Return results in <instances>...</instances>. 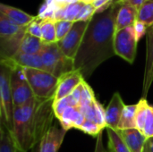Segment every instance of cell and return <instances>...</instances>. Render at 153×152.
<instances>
[{
  "instance_id": "obj_25",
  "label": "cell",
  "mask_w": 153,
  "mask_h": 152,
  "mask_svg": "<svg viewBox=\"0 0 153 152\" xmlns=\"http://www.w3.org/2000/svg\"><path fill=\"white\" fill-rule=\"evenodd\" d=\"M136 105H137V108L135 113V127L136 129H138L143 133L150 104L148 103L145 98H142Z\"/></svg>"
},
{
  "instance_id": "obj_40",
  "label": "cell",
  "mask_w": 153,
  "mask_h": 152,
  "mask_svg": "<svg viewBox=\"0 0 153 152\" xmlns=\"http://www.w3.org/2000/svg\"><path fill=\"white\" fill-rule=\"evenodd\" d=\"M82 1L84 2V3H91V4L94 0H82Z\"/></svg>"
},
{
  "instance_id": "obj_17",
  "label": "cell",
  "mask_w": 153,
  "mask_h": 152,
  "mask_svg": "<svg viewBox=\"0 0 153 152\" xmlns=\"http://www.w3.org/2000/svg\"><path fill=\"white\" fill-rule=\"evenodd\" d=\"M119 4H121V6L117 15L116 31L134 26V22L137 20V13H138V10L135 7L128 4H122V3Z\"/></svg>"
},
{
  "instance_id": "obj_27",
  "label": "cell",
  "mask_w": 153,
  "mask_h": 152,
  "mask_svg": "<svg viewBox=\"0 0 153 152\" xmlns=\"http://www.w3.org/2000/svg\"><path fill=\"white\" fill-rule=\"evenodd\" d=\"M69 107H79V105L73 99L71 96L65 97L58 100H54L53 108H54L55 116L57 120L61 117V116Z\"/></svg>"
},
{
  "instance_id": "obj_35",
  "label": "cell",
  "mask_w": 153,
  "mask_h": 152,
  "mask_svg": "<svg viewBox=\"0 0 153 152\" xmlns=\"http://www.w3.org/2000/svg\"><path fill=\"white\" fill-rule=\"evenodd\" d=\"M133 28H134V31L136 39H137V41L139 42V40H141V39H142L145 34H147L148 27H147V25H145L143 22H139V21L136 20V22H134Z\"/></svg>"
},
{
  "instance_id": "obj_20",
  "label": "cell",
  "mask_w": 153,
  "mask_h": 152,
  "mask_svg": "<svg viewBox=\"0 0 153 152\" xmlns=\"http://www.w3.org/2000/svg\"><path fill=\"white\" fill-rule=\"evenodd\" d=\"M43 47V42L40 39L33 37L29 33L24 36L20 50L18 53L27 54V55H38L40 53Z\"/></svg>"
},
{
  "instance_id": "obj_2",
  "label": "cell",
  "mask_w": 153,
  "mask_h": 152,
  "mask_svg": "<svg viewBox=\"0 0 153 152\" xmlns=\"http://www.w3.org/2000/svg\"><path fill=\"white\" fill-rule=\"evenodd\" d=\"M54 99H42L34 97L26 104L14 108L13 138L22 152L35 148L53 125L56 117Z\"/></svg>"
},
{
  "instance_id": "obj_31",
  "label": "cell",
  "mask_w": 153,
  "mask_h": 152,
  "mask_svg": "<svg viewBox=\"0 0 153 152\" xmlns=\"http://www.w3.org/2000/svg\"><path fill=\"white\" fill-rule=\"evenodd\" d=\"M94 109H95V123H97L103 130L107 128L106 125V108L97 100L94 101Z\"/></svg>"
},
{
  "instance_id": "obj_3",
  "label": "cell",
  "mask_w": 153,
  "mask_h": 152,
  "mask_svg": "<svg viewBox=\"0 0 153 152\" xmlns=\"http://www.w3.org/2000/svg\"><path fill=\"white\" fill-rule=\"evenodd\" d=\"M13 65L10 60H0V121L12 132L14 105L11 88Z\"/></svg>"
},
{
  "instance_id": "obj_21",
  "label": "cell",
  "mask_w": 153,
  "mask_h": 152,
  "mask_svg": "<svg viewBox=\"0 0 153 152\" xmlns=\"http://www.w3.org/2000/svg\"><path fill=\"white\" fill-rule=\"evenodd\" d=\"M108 138V151L109 152H131L117 130L106 128Z\"/></svg>"
},
{
  "instance_id": "obj_29",
  "label": "cell",
  "mask_w": 153,
  "mask_h": 152,
  "mask_svg": "<svg viewBox=\"0 0 153 152\" xmlns=\"http://www.w3.org/2000/svg\"><path fill=\"white\" fill-rule=\"evenodd\" d=\"M74 22H70L66 20H59L55 21V27H56V39L57 41L63 39L68 32L71 30Z\"/></svg>"
},
{
  "instance_id": "obj_4",
  "label": "cell",
  "mask_w": 153,
  "mask_h": 152,
  "mask_svg": "<svg viewBox=\"0 0 153 152\" xmlns=\"http://www.w3.org/2000/svg\"><path fill=\"white\" fill-rule=\"evenodd\" d=\"M44 70L52 73L57 78L74 71V60L68 58L59 48L57 43L43 44L39 53Z\"/></svg>"
},
{
  "instance_id": "obj_8",
  "label": "cell",
  "mask_w": 153,
  "mask_h": 152,
  "mask_svg": "<svg viewBox=\"0 0 153 152\" xmlns=\"http://www.w3.org/2000/svg\"><path fill=\"white\" fill-rule=\"evenodd\" d=\"M91 21V20H90ZM90 21H76L68 34L61 40L57 41V45L65 56L74 59L77 51L82 44L85 31L88 28Z\"/></svg>"
},
{
  "instance_id": "obj_15",
  "label": "cell",
  "mask_w": 153,
  "mask_h": 152,
  "mask_svg": "<svg viewBox=\"0 0 153 152\" xmlns=\"http://www.w3.org/2000/svg\"><path fill=\"white\" fill-rule=\"evenodd\" d=\"M86 118L81 111L80 107H69L58 119V122L66 131H68L71 128L80 130Z\"/></svg>"
},
{
  "instance_id": "obj_28",
  "label": "cell",
  "mask_w": 153,
  "mask_h": 152,
  "mask_svg": "<svg viewBox=\"0 0 153 152\" xmlns=\"http://www.w3.org/2000/svg\"><path fill=\"white\" fill-rule=\"evenodd\" d=\"M96 99L94 92L92 89L90 87V85L84 81L82 82V97L80 101V108H86L88 106H91L93 104L94 100Z\"/></svg>"
},
{
  "instance_id": "obj_26",
  "label": "cell",
  "mask_w": 153,
  "mask_h": 152,
  "mask_svg": "<svg viewBox=\"0 0 153 152\" xmlns=\"http://www.w3.org/2000/svg\"><path fill=\"white\" fill-rule=\"evenodd\" d=\"M137 21L143 22L148 28L153 26V0H146L140 7L137 13Z\"/></svg>"
},
{
  "instance_id": "obj_39",
  "label": "cell",
  "mask_w": 153,
  "mask_h": 152,
  "mask_svg": "<svg viewBox=\"0 0 153 152\" xmlns=\"http://www.w3.org/2000/svg\"><path fill=\"white\" fill-rule=\"evenodd\" d=\"M143 152H153V137L147 139Z\"/></svg>"
},
{
  "instance_id": "obj_14",
  "label": "cell",
  "mask_w": 153,
  "mask_h": 152,
  "mask_svg": "<svg viewBox=\"0 0 153 152\" xmlns=\"http://www.w3.org/2000/svg\"><path fill=\"white\" fill-rule=\"evenodd\" d=\"M125 143L131 152H143L145 142L147 141L146 136L138 129H127L118 131Z\"/></svg>"
},
{
  "instance_id": "obj_13",
  "label": "cell",
  "mask_w": 153,
  "mask_h": 152,
  "mask_svg": "<svg viewBox=\"0 0 153 152\" xmlns=\"http://www.w3.org/2000/svg\"><path fill=\"white\" fill-rule=\"evenodd\" d=\"M27 33V27L14 36L0 38V57L1 60L12 59L20 50L22 39Z\"/></svg>"
},
{
  "instance_id": "obj_36",
  "label": "cell",
  "mask_w": 153,
  "mask_h": 152,
  "mask_svg": "<svg viewBox=\"0 0 153 152\" xmlns=\"http://www.w3.org/2000/svg\"><path fill=\"white\" fill-rule=\"evenodd\" d=\"M106 149L103 144V132H101L96 137V143H95V150L94 152H106Z\"/></svg>"
},
{
  "instance_id": "obj_5",
  "label": "cell",
  "mask_w": 153,
  "mask_h": 152,
  "mask_svg": "<svg viewBox=\"0 0 153 152\" xmlns=\"http://www.w3.org/2000/svg\"><path fill=\"white\" fill-rule=\"evenodd\" d=\"M23 73L36 98L42 99L55 98L59 78L40 69L23 68Z\"/></svg>"
},
{
  "instance_id": "obj_41",
  "label": "cell",
  "mask_w": 153,
  "mask_h": 152,
  "mask_svg": "<svg viewBox=\"0 0 153 152\" xmlns=\"http://www.w3.org/2000/svg\"><path fill=\"white\" fill-rule=\"evenodd\" d=\"M106 152H109V151H108V150H107V151H106Z\"/></svg>"
},
{
  "instance_id": "obj_33",
  "label": "cell",
  "mask_w": 153,
  "mask_h": 152,
  "mask_svg": "<svg viewBox=\"0 0 153 152\" xmlns=\"http://www.w3.org/2000/svg\"><path fill=\"white\" fill-rule=\"evenodd\" d=\"M43 19L39 18L38 15L36 18L27 26V33L30 35L39 38L41 39V24H42Z\"/></svg>"
},
{
  "instance_id": "obj_22",
  "label": "cell",
  "mask_w": 153,
  "mask_h": 152,
  "mask_svg": "<svg viewBox=\"0 0 153 152\" xmlns=\"http://www.w3.org/2000/svg\"><path fill=\"white\" fill-rule=\"evenodd\" d=\"M137 105H126L123 111L117 131H123L127 129H134L135 127V113Z\"/></svg>"
},
{
  "instance_id": "obj_18",
  "label": "cell",
  "mask_w": 153,
  "mask_h": 152,
  "mask_svg": "<svg viewBox=\"0 0 153 152\" xmlns=\"http://www.w3.org/2000/svg\"><path fill=\"white\" fill-rule=\"evenodd\" d=\"M18 66L22 68H32L44 70L43 62L39 54L38 55H27L22 53H17L12 59H10Z\"/></svg>"
},
{
  "instance_id": "obj_37",
  "label": "cell",
  "mask_w": 153,
  "mask_h": 152,
  "mask_svg": "<svg viewBox=\"0 0 153 152\" xmlns=\"http://www.w3.org/2000/svg\"><path fill=\"white\" fill-rule=\"evenodd\" d=\"M146 0H114V2L117 3H122V4H128L134 7H135L137 10L140 9V7L143 4V3Z\"/></svg>"
},
{
  "instance_id": "obj_23",
  "label": "cell",
  "mask_w": 153,
  "mask_h": 152,
  "mask_svg": "<svg viewBox=\"0 0 153 152\" xmlns=\"http://www.w3.org/2000/svg\"><path fill=\"white\" fill-rule=\"evenodd\" d=\"M41 40H42L43 44H52V43L57 42L54 20L45 19L42 21Z\"/></svg>"
},
{
  "instance_id": "obj_32",
  "label": "cell",
  "mask_w": 153,
  "mask_h": 152,
  "mask_svg": "<svg viewBox=\"0 0 153 152\" xmlns=\"http://www.w3.org/2000/svg\"><path fill=\"white\" fill-rule=\"evenodd\" d=\"M96 12L97 10L93 6L92 4L85 3L83 6L82 7L81 11L79 12L75 22L76 21H90L92 18V16L96 13Z\"/></svg>"
},
{
  "instance_id": "obj_16",
  "label": "cell",
  "mask_w": 153,
  "mask_h": 152,
  "mask_svg": "<svg viewBox=\"0 0 153 152\" xmlns=\"http://www.w3.org/2000/svg\"><path fill=\"white\" fill-rule=\"evenodd\" d=\"M0 13L4 14L14 24L21 27L28 26L36 18V16L30 15L19 8L4 4H0Z\"/></svg>"
},
{
  "instance_id": "obj_7",
  "label": "cell",
  "mask_w": 153,
  "mask_h": 152,
  "mask_svg": "<svg viewBox=\"0 0 153 152\" xmlns=\"http://www.w3.org/2000/svg\"><path fill=\"white\" fill-rule=\"evenodd\" d=\"M11 63L13 65V71L11 75V88L13 99V105L14 108H17L26 104L35 96L33 94L30 83L28 82L25 77L23 68L18 66L12 61Z\"/></svg>"
},
{
  "instance_id": "obj_12",
  "label": "cell",
  "mask_w": 153,
  "mask_h": 152,
  "mask_svg": "<svg viewBox=\"0 0 153 152\" xmlns=\"http://www.w3.org/2000/svg\"><path fill=\"white\" fill-rule=\"evenodd\" d=\"M125 107L126 105L119 92H115L106 108V125L108 128L117 130Z\"/></svg>"
},
{
  "instance_id": "obj_6",
  "label": "cell",
  "mask_w": 153,
  "mask_h": 152,
  "mask_svg": "<svg viewBox=\"0 0 153 152\" xmlns=\"http://www.w3.org/2000/svg\"><path fill=\"white\" fill-rule=\"evenodd\" d=\"M137 44L138 41L133 26L116 31L114 39L115 54L129 64H133L135 60Z\"/></svg>"
},
{
  "instance_id": "obj_11",
  "label": "cell",
  "mask_w": 153,
  "mask_h": 152,
  "mask_svg": "<svg viewBox=\"0 0 153 152\" xmlns=\"http://www.w3.org/2000/svg\"><path fill=\"white\" fill-rule=\"evenodd\" d=\"M146 44V63L143 82V98L145 99L153 82V26L148 28Z\"/></svg>"
},
{
  "instance_id": "obj_19",
  "label": "cell",
  "mask_w": 153,
  "mask_h": 152,
  "mask_svg": "<svg viewBox=\"0 0 153 152\" xmlns=\"http://www.w3.org/2000/svg\"><path fill=\"white\" fill-rule=\"evenodd\" d=\"M0 152H22L16 145L11 131L0 121Z\"/></svg>"
},
{
  "instance_id": "obj_34",
  "label": "cell",
  "mask_w": 153,
  "mask_h": 152,
  "mask_svg": "<svg viewBox=\"0 0 153 152\" xmlns=\"http://www.w3.org/2000/svg\"><path fill=\"white\" fill-rule=\"evenodd\" d=\"M143 133L146 136L147 139L153 137V106L152 105H150L148 108L147 117L144 124Z\"/></svg>"
},
{
  "instance_id": "obj_1",
  "label": "cell",
  "mask_w": 153,
  "mask_h": 152,
  "mask_svg": "<svg viewBox=\"0 0 153 152\" xmlns=\"http://www.w3.org/2000/svg\"><path fill=\"white\" fill-rule=\"evenodd\" d=\"M121 4L113 2L106 10L96 13L90 21L82 44L74 59V70L85 80L105 61L114 56L116 20Z\"/></svg>"
},
{
  "instance_id": "obj_9",
  "label": "cell",
  "mask_w": 153,
  "mask_h": 152,
  "mask_svg": "<svg viewBox=\"0 0 153 152\" xmlns=\"http://www.w3.org/2000/svg\"><path fill=\"white\" fill-rule=\"evenodd\" d=\"M66 133L59 122L53 124L38 143L36 152H58Z\"/></svg>"
},
{
  "instance_id": "obj_30",
  "label": "cell",
  "mask_w": 153,
  "mask_h": 152,
  "mask_svg": "<svg viewBox=\"0 0 153 152\" xmlns=\"http://www.w3.org/2000/svg\"><path fill=\"white\" fill-rule=\"evenodd\" d=\"M80 131L83 132L86 134H89L91 136H98L101 132H103V129L94 121L86 119L80 128Z\"/></svg>"
},
{
  "instance_id": "obj_24",
  "label": "cell",
  "mask_w": 153,
  "mask_h": 152,
  "mask_svg": "<svg viewBox=\"0 0 153 152\" xmlns=\"http://www.w3.org/2000/svg\"><path fill=\"white\" fill-rule=\"evenodd\" d=\"M26 27H21L14 24L4 14L0 13V38H8L11 36H14L23 30Z\"/></svg>"
},
{
  "instance_id": "obj_38",
  "label": "cell",
  "mask_w": 153,
  "mask_h": 152,
  "mask_svg": "<svg viewBox=\"0 0 153 152\" xmlns=\"http://www.w3.org/2000/svg\"><path fill=\"white\" fill-rule=\"evenodd\" d=\"M82 0H55V4L56 6H66L70 4L76 3Z\"/></svg>"
},
{
  "instance_id": "obj_10",
  "label": "cell",
  "mask_w": 153,
  "mask_h": 152,
  "mask_svg": "<svg viewBox=\"0 0 153 152\" xmlns=\"http://www.w3.org/2000/svg\"><path fill=\"white\" fill-rule=\"evenodd\" d=\"M83 81H86L79 71H73L59 78L56 92L54 100H58L65 97L70 96L74 90L80 85Z\"/></svg>"
}]
</instances>
